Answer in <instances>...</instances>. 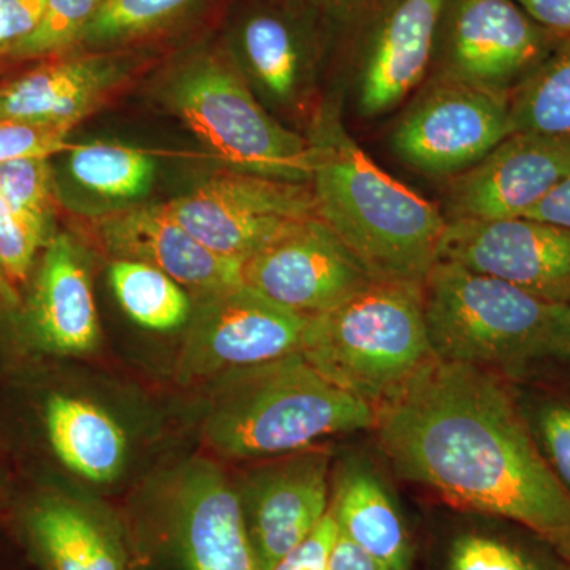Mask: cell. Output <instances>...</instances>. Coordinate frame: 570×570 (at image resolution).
I'll use <instances>...</instances> for the list:
<instances>
[{"label":"cell","instance_id":"6da1fadb","mask_svg":"<svg viewBox=\"0 0 570 570\" xmlns=\"http://www.w3.org/2000/svg\"><path fill=\"white\" fill-rule=\"evenodd\" d=\"M190 445L189 396L119 355L0 358V450L21 482L126 508Z\"/></svg>","mask_w":570,"mask_h":570},{"label":"cell","instance_id":"7a4b0ae2","mask_svg":"<svg viewBox=\"0 0 570 570\" xmlns=\"http://www.w3.org/2000/svg\"><path fill=\"white\" fill-rule=\"evenodd\" d=\"M509 379L434 358L376 407L400 478L452 508L512 521L570 564V493L532 436Z\"/></svg>","mask_w":570,"mask_h":570},{"label":"cell","instance_id":"3957f363","mask_svg":"<svg viewBox=\"0 0 570 570\" xmlns=\"http://www.w3.org/2000/svg\"><path fill=\"white\" fill-rule=\"evenodd\" d=\"M193 448L225 466L373 430L376 407L337 387L302 354L232 371L187 393Z\"/></svg>","mask_w":570,"mask_h":570},{"label":"cell","instance_id":"277c9868","mask_svg":"<svg viewBox=\"0 0 570 570\" xmlns=\"http://www.w3.org/2000/svg\"><path fill=\"white\" fill-rule=\"evenodd\" d=\"M318 216L374 281L423 285L439 262L448 217L381 167L325 104L307 135Z\"/></svg>","mask_w":570,"mask_h":570},{"label":"cell","instance_id":"5b68a950","mask_svg":"<svg viewBox=\"0 0 570 570\" xmlns=\"http://www.w3.org/2000/svg\"><path fill=\"white\" fill-rule=\"evenodd\" d=\"M299 354L337 387L381 406L436 358L422 285L373 281L343 305L311 317Z\"/></svg>","mask_w":570,"mask_h":570},{"label":"cell","instance_id":"8992f818","mask_svg":"<svg viewBox=\"0 0 570 570\" xmlns=\"http://www.w3.org/2000/svg\"><path fill=\"white\" fill-rule=\"evenodd\" d=\"M163 102L227 168L311 184L309 140L265 110L223 41L198 45L176 61Z\"/></svg>","mask_w":570,"mask_h":570},{"label":"cell","instance_id":"52a82bcc","mask_svg":"<svg viewBox=\"0 0 570 570\" xmlns=\"http://www.w3.org/2000/svg\"><path fill=\"white\" fill-rule=\"evenodd\" d=\"M422 296L438 360L483 367L509 381L534 373L558 306L442 261L428 273Z\"/></svg>","mask_w":570,"mask_h":570},{"label":"cell","instance_id":"ba28073f","mask_svg":"<svg viewBox=\"0 0 570 570\" xmlns=\"http://www.w3.org/2000/svg\"><path fill=\"white\" fill-rule=\"evenodd\" d=\"M445 0H341L328 13L330 55L363 118L385 115L425 80Z\"/></svg>","mask_w":570,"mask_h":570},{"label":"cell","instance_id":"9c48e42d","mask_svg":"<svg viewBox=\"0 0 570 570\" xmlns=\"http://www.w3.org/2000/svg\"><path fill=\"white\" fill-rule=\"evenodd\" d=\"M154 513L184 570H261L230 469L193 445L129 502Z\"/></svg>","mask_w":570,"mask_h":570},{"label":"cell","instance_id":"30bf717a","mask_svg":"<svg viewBox=\"0 0 570 570\" xmlns=\"http://www.w3.org/2000/svg\"><path fill=\"white\" fill-rule=\"evenodd\" d=\"M92 255L73 235L45 247L17 305L0 311V358L97 360L108 354Z\"/></svg>","mask_w":570,"mask_h":570},{"label":"cell","instance_id":"8fae6325","mask_svg":"<svg viewBox=\"0 0 570 570\" xmlns=\"http://www.w3.org/2000/svg\"><path fill=\"white\" fill-rule=\"evenodd\" d=\"M309 318L245 284L195 298L168 371V384L194 393L214 379L298 354Z\"/></svg>","mask_w":570,"mask_h":570},{"label":"cell","instance_id":"7c38bea8","mask_svg":"<svg viewBox=\"0 0 570 570\" xmlns=\"http://www.w3.org/2000/svg\"><path fill=\"white\" fill-rule=\"evenodd\" d=\"M163 205L202 245L242 264L292 225L318 216L309 183L232 168Z\"/></svg>","mask_w":570,"mask_h":570},{"label":"cell","instance_id":"4fadbf2b","mask_svg":"<svg viewBox=\"0 0 570 570\" xmlns=\"http://www.w3.org/2000/svg\"><path fill=\"white\" fill-rule=\"evenodd\" d=\"M562 40L517 0H445L431 67L438 77L510 94Z\"/></svg>","mask_w":570,"mask_h":570},{"label":"cell","instance_id":"5bb4252c","mask_svg":"<svg viewBox=\"0 0 570 570\" xmlns=\"http://www.w3.org/2000/svg\"><path fill=\"white\" fill-rule=\"evenodd\" d=\"M509 99L510 94L434 75L397 119L393 151L419 174H463L513 134Z\"/></svg>","mask_w":570,"mask_h":570},{"label":"cell","instance_id":"9a60e30c","mask_svg":"<svg viewBox=\"0 0 570 570\" xmlns=\"http://www.w3.org/2000/svg\"><path fill=\"white\" fill-rule=\"evenodd\" d=\"M220 41L249 86L276 107L296 110L309 102L328 56V17L283 0H245Z\"/></svg>","mask_w":570,"mask_h":570},{"label":"cell","instance_id":"2e32d148","mask_svg":"<svg viewBox=\"0 0 570 570\" xmlns=\"http://www.w3.org/2000/svg\"><path fill=\"white\" fill-rule=\"evenodd\" d=\"M328 445L228 466L261 570H273L328 513Z\"/></svg>","mask_w":570,"mask_h":570},{"label":"cell","instance_id":"e0dca14e","mask_svg":"<svg viewBox=\"0 0 570 570\" xmlns=\"http://www.w3.org/2000/svg\"><path fill=\"white\" fill-rule=\"evenodd\" d=\"M37 570H132L119 510L21 482L7 519Z\"/></svg>","mask_w":570,"mask_h":570},{"label":"cell","instance_id":"ac0fdd59","mask_svg":"<svg viewBox=\"0 0 570 570\" xmlns=\"http://www.w3.org/2000/svg\"><path fill=\"white\" fill-rule=\"evenodd\" d=\"M242 281L307 318L343 305L373 283L321 216L299 220L243 262Z\"/></svg>","mask_w":570,"mask_h":570},{"label":"cell","instance_id":"d6986e66","mask_svg":"<svg viewBox=\"0 0 570 570\" xmlns=\"http://www.w3.org/2000/svg\"><path fill=\"white\" fill-rule=\"evenodd\" d=\"M439 261L497 277L549 305H570V230L542 220H448Z\"/></svg>","mask_w":570,"mask_h":570},{"label":"cell","instance_id":"ffe728a7","mask_svg":"<svg viewBox=\"0 0 570 570\" xmlns=\"http://www.w3.org/2000/svg\"><path fill=\"white\" fill-rule=\"evenodd\" d=\"M570 174V141L515 132L445 184L448 220L524 217Z\"/></svg>","mask_w":570,"mask_h":570},{"label":"cell","instance_id":"44dd1931","mask_svg":"<svg viewBox=\"0 0 570 570\" xmlns=\"http://www.w3.org/2000/svg\"><path fill=\"white\" fill-rule=\"evenodd\" d=\"M142 62L134 50L70 51L41 59L0 82V121L73 127L100 107Z\"/></svg>","mask_w":570,"mask_h":570},{"label":"cell","instance_id":"7402d4cb","mask_svg":"<svg viewBox=\"0 0 570 570\" xmlns=\"http://www.w3.org/2000/svg\"><path fill=\"white\" fill-rule=\"evenodd\" d=\"M100 250L141 262L186 287L194 298L242 284V262L214 254L176 223L164 205L130 206L94 220Z\"/></svg>","mask_w":570,"mask_h":570},{"label":"cell","instance_id":"603a6c76","mask_svg":"<svg viewBox=\"0 0 570 570\" xmlns=\"http://www.w3.org/2000/svg\"><path fill=\"white\" fill-rule=\"evenodd\" d=\"M330 510L337 530L389 570H409L411 543L403 519L370 468L351 463L332 479Z\"/></svg>","mask_w":570,"mask_h":570},{"label":"cell","instance_id":"cb8c5ba5","mask_svg":"<svg viewBox=\"0 0 570 570\" xmlns=\"http://www.w3.org/2000/svg\"><path fill=\"white\" fill-rule=\"evenodd\" d=\"M107 277L130 324L148 335L174 337L178 347L195 306L186 287L151 265L124 258L108 261Z\"/></svg>","mask_w":570,"mask_h":570},{"label":"cell","instance_id":"d4e9b609","mask_svg":"<svg viewBox=\"0 0 570 570\" xmlns=\"http://www.w3.org/2000/svg\"><path fill=\"white\" fill-rule=\"evenodd\" d=\"M212 0H104L73 51L132 50L181 28Z\"/></svg>","mask_w":570,"mask_h":570},{"label":"cell","instance_id":"484cf974","mask_svg":"<svg viewBox=\"0 0 570 570\" xmlns=\"http://www.w3.org/2000/svg\"><path fill=\"white\" fill-rule=\"evenodd\" d=\"M513 134L570 141V39H564L510 92Z\"/></svg>","mask_w":570,"mask_h":570},{"label":"cell","instance_id":"4316f807","mask_svg":"<svg viewBox=\"0 0 570 570\" xmlns=\"http://www.w3.org/2000/svg\"><path fill=\"white\" fill-rule=\"evenodd\" d=\"M70 176L82 189L110 198L134 200L148 193L156 163L148 153L118 142H81L70 145Z\"/></svg>","mask_w":570,"mask_h":570},{"label":"cell","instance_id":"83f0119b","mask_svg":"<svg viewBox=\"0 0 570 570\" xmlns=\"http://www.w3.org/2000/svg\"><path fill=\"white\" fill-rule=\"evenodd\" d=\"M52 193L50 159L28 157L0 164V197L48 243L58 234Z\"/></svg>","mask_w":570,"mask_h":570},{"label":"cell","instance_id":"f1b7e54d","mask_svg":"<svg viewBox=\"0 0 570 570\" xmlns=\"http://www.w3.org/2000/svg\"><path fill=\"white\" fill-rule=\"evenodd\" d=\"M102 3L104 0H45L36 28L3 59L41 61L73 51Z\"/></svg>","mask_w":570,"mask_h":570},{"label":"cell","instance_id":"f546056e","mask_svg":"<svg viewBox=\"0 0 570 570\" xmlns=\"http://www.w3.org/2000/svg\"><path fill=\"white\" fill-rule=\"evenodd\" d=\"M561 381V387H539L519 400L539 449L570 493V379Z\"/></svg>","mask_w":570,"mask_h":570},{"label":"cell","instance_id":"4dcf8cb0","mask_svg":"<svg viewBox=\"0 0 570 570\" xmlns=\"http://www.w3.org/2000/svg\"><path fill=\"white\" fill-rule=\"evenodd\" d=\"M48 242L0 197V291L6 307L17 305Z\"/></svg>","mask_w":570,"mask_h":570},{"label":"cell","instance_id":"1f68e13d","mask_svg":"<svg viewBox=\"0 0 570 570\" xmlns=\"http://www.w3.org/2000/svg\"><path fill=\"white\" fill-rule=\"evenodd\" d=\"M71 127L58 124L0 121V164L28 157L50 159L67 151Z\"/></svg>","mask_w":570,"mask_h":570},{"label":"cell","instance_id":"d6a6232c","mask_svg":"<svg viewBox=\"0 0 570 570\" xmlns=\"http://www.w3.org/2000/svg\"><path fill=\"white\" fill-rule=\"evenodd\" d=\"M450 570H547L530 554L487 535L468 534L456 540Z\"/></svg>","mask_w":570,"mask_h":570},{"label":"cell","instance_id":"836d02e7","mask_svg":"<svg viewBox=\"0 0 570 570\" xmlns=\"http://www.w3.org/2000/svg\"><path fill=\"white\" fill-rule=\"evenodd\" d=\"M337 535V523L332 510L317 524L316 530L291 553L285 554L273 570H326L330 551Z\"/></svg>","mask_w":570,"mask_h":570},{"label":"cell","instance_id":"e575fe53","mask_svg":"<svg viewBox=\"0 0 570 570\" xmlns=\"http://www.w3.org/2000/svg\"><path fill=\"white\" fill-rule=\"evenodd\" d=\"M43 9L45 0H0V59L32 32Z\"/></svg>","mask_w":570,"mask_h":570},{"label":"cell","instance_id":"d590c367","mask_svg":"<svg viewBox=\"0 0 570 570\" xmlns=\"http://www.w3.org/2000/svg\"><path fill=\"white\" fill-rule=\"evenodd\" d=\"M539 366H554L562 377L570 379V305L554 307L549 335L535 367Z\"/></svg>","mask_w":570,"mask_h":570},{"label":"cell","instance_id":"8d00e7d4","mask_svg":"<svg viewBox=\"0 0 570 570\" xmlns=\"http://www.w3.org/2000/svg\"><path fill=\"white\" fill-rule=\"evenodd\" d=\"M547 31L570 39V0H517Z\"/></svg>","mask_w":570,"mask_h":570},{"label":"cell","instance_id":"74e56055","mask_svg":"<svg viewBox=\"0 0 570 570\" xmlns=\"http://www.w3.org/2000/svg\"><path fill=\"white\" fill-rule=\"evenodd\" d=\"M326 570H389L367 553L365 549L355 543L354 540L347 538L337 530L335 543L330 551L328 566Z\"/></svg>","mask_w":570,"mask_h":570},{"label":"cell","instance_id":"f35d334b","mask_svg":"<svg viewBox=\"0 0 570 570\" xmlns=\"http://www.w3.org/2000/svg\"><path fill=\"white\" fill-rule=\"evenodd\" d=\"M524 217L560 225L570 230V174Z\"/></svg>","mask_w":570,"mask_h":570},{"label":"cell","instance_id":"ab89813d","mask_svg":"<svg viewBox=\"0 0 570 570\" xmlns=\"http://www.w3.org/2000/svg\"><path fill=\"white\" fill-rule=\"evenodd\" d=\"M20 485L21 480L18 478L17 471L11 466L6 453L0 450V520H6L9 515Z\"/></svg>","mask_w":570,"mask_h":570},{"label":"cell","instance_id":"60d3db41","mask_svg":"<svg viewBox=\"0 0 570 570\" xmlns=\"http://www.w3.org/2000/svg\"><path fill=\"white\" fill-rule=\"evenodd\" d=\"M283 2L328 17V13H332L340 6L341 0H283Z\"/></svg>","mask_w":570,"mask_h":570},{"label":"cell","instance_id":"b9f144b4","mask_svg":"<svg viewBox=\"0 0 570 570\" xmlns=\"http://www.w3.org/2000/svg\"><path fill=\"white\" fill-rule=\"evenodd\" d=\"M3 307H6V302H3L2 291H0V311H2Z\"/></svg>","mask_w":570,"mask_h":570}]
</instances>
